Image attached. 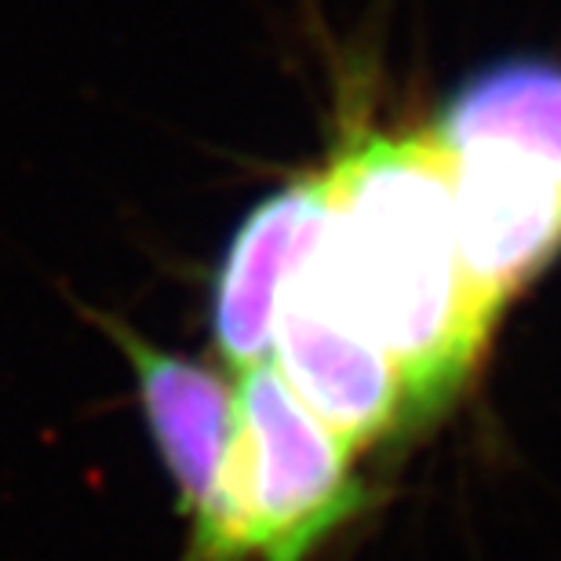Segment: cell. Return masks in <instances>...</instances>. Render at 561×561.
<instances>
[{
  "instance_id": "6",
  "label": "cell",
  "mask_w": 561,
  "mask_h": 561,
  "mask_svg": "<svg viewBox=\"0 0 561 561\" xmlns=\"http://www.w3.org/2000/svg\"><path fill=\"white\" fill-rule=\"evenodd\" d=\"M324 216H329V197L318 168L263 197L233 233L216 280L211 332L222 362L238 368V376L266 365L280 291L302 255L321 238Z\"/></svg>"
},
{
  "instance_id": "5",
  "label": "cell",
  "mask_w": 561,
  "mask_h": 561,
  "mask_svg": "<svg viewBox=\"0 0 561 561\" xmlns=\"http://www.w3.org/2000/svg\"><path fill=\"white\" fill-rule=\"evenodd\" d=\"M136 368L139 401L183 511L194 525L186 561H208L227 511V474L238 434V398L216 368L168 354L125 324L106 329Z\"/></svg>"
},
{
  "instance_id": "2",
  "label": "cell",
  "mask_w": 561,
  "mask_h": 561,
  "mask_svg": "<svg viewBox=\"0 0 561 561\" xmlns=\"http://www.w3.org/2000/svg\"><path fill=\"white\" fill-rule=\"evenodd\" d=\"M434 128L453 175L459 266L496 332L561 255V62L503 59L470 73Z\"/></svg>"
},
{
  "instance_id": "1",
  "label": "cell",
  "mask_w": 561,
  "mask_h": 561,
  "mask_svg": "<svg viewBox=\"0 0 561 561\" xmlns=\"http://www.w3.org/2000/svg\"><path fill=\"white\" fill-rule=\"evenodd\" d=\"M321 175V271L398 368L412 423L437 416L470 383L492 335L459 266L442 136L434 121L398 131L354 125Z\"/></svg>"
},
{
  "instance_id": "3",
  "label": "cell",
  "mask_w": 561,
  "mask_h": 561,
  "mask_svg": "<svg viewBox=\"0 0 561 561\" xmlns=\"http://www.w3.org/2000/svg\"><path fill=\"white\" fill-rule=\"evenodd\" d=\"M227 511L208 561H302L362 511L351 445L291 394L274 365L238 376Z\"/></svg>"
},
{
  "instance_id": "4",
  "label": "cell",
  "mask_w": 561,
  "mask_h": 561,
  "mask_svg": "<svg viewBox=\"0 0 561 561\" xmlns=\"http://www.w3.org/2000/svg\"><path fill=\"white\" fill-rule=\"evenodd\" d=\"M318 244L321 238L280 291L271 343L274 368L351 453H362L412 423L409 394L379 343L340 307L321 271Z\"/></svg>"
}]
</instances>
